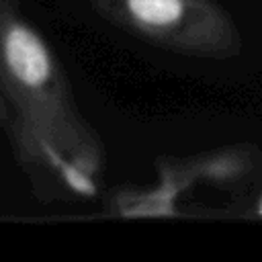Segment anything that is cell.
I'll use <instances>...</instances> for the list:
<instances>
[{"instance_id": "obj_1", "label": "cell", "mask_w": 262, "mask_h": 262, "mask_svg": "<svg viewBox=\"0 0 262 262\" xmlns=\"http://www.w3.org/2000/svg\"><path fill=\"white\" fill-rule=\"evenodd\" d=\"M0 92L14 154L49 196L92 199L104 166L98 133L80 113L68 76L18 0H0Z\"/></svg>"}, {"instance_id": "obj_2", "label": "cell", "mask_w": 262, "mask_h": 262, "mask_svg": "<svg viewBox=\"0 0 262 262\" xmlns=\"http://www.w3.org/2000/svg\"><path fill=\"white\" fill-rule=\"evenodd\" d=\"M111 25L176 51H209L219 16L207 0H90Z\"/></svg>"}, {"instance_id": "obj_3", "label": "cell", "mask_w": 262, "mask_h": 262, "mask_svg": "<svg viewBox=\"0 0 262 262\" xmlns=\"http://www.w3.org/2000/svg\"><path fill=\"white\" fill-rule=\"evenodd\" d=\"M0 123L8 129V125H10V111H8V104H6V100H4V96H2V92H0Z\"/></svg>"}, {"instance_id": "obj_4", "label": "cell", "mask_w": 262, "mask_h": 262, "mask_svg": "<svg viewBox=\"0 0 262 262\" xmlns=\"http://www.w3.org/2000/svg\"><path fill=\"white\" fill-rule=\"evenodd\" d=\"M258 213L262 215V201H260V205H258Z\"/></svg>"}]
</instances>
